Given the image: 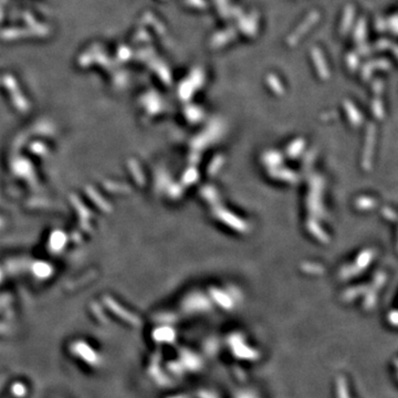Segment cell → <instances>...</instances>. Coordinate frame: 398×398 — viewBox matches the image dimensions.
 <instances>
[{
  "label": "cell",
  "mask_w": 398,
  "mask_h": 398,
  "mask_svg": "<svg viewBox=\"0 0 398 398\" xmlns=\"http://www.w3.org/2000/svg\"><path fill=\"white\" fill-rule=\"evenodd\" d=\"M335 396L337 398H351L350 387H348L347 379L344 377H338L335 382Z\"/></svg>",
  "instance_id": "1"
}]
</instances>
